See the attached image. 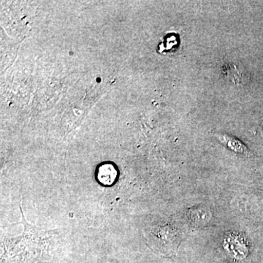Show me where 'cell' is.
<instances>
[{
  "label": "cell",
  "mask_w": 263,
  "mask_h": 263,
  "mask_svg": "<svg viewBox=\"0 0 263 263\" xmlns=\"http://www.w3.org/2000/svg\"><path fill=\"white\" fill-rule=\"evenodd\" d=\"M117 177V171L113 164L105 163L100 166L98 171V179L102 184H112Z\"/></svg>",
  "instance_id": "obj_1"
},
{
  "label": "cell",
  "mask_w": 263,
  "mask_h": 263,
  "mask_svg": "<svg viewBox=\"0 0 263 263\" xmlns=\"http://www.w3.org/2000/svg\"><path fill=\"white\" fill-rule=\"evenodd\" d=\"M220 139L221 142L224 143L228 148L234 152L243 154H247L248 152L245 145H243L238 140L235 139L234 138L228 136H221Z\"/></svg>",
  "instance_id": "obj_2"
}]
</instances>
